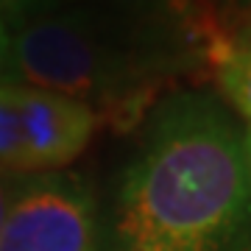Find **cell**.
<instances>
[{
	"label": "cell",
	"mask_w": 251,
	"mask_h": 251,
	"mask_svg": "<svg viewBox=\"0 0 251 251\" xmlns=\"http://www.w3.org/2000/svg\"><path fill=\"white\" fill-rule=\"evenodd\" d=\"M115 251H251L246 131L218 95L151 106L117 187Z\"/></svg>",
	"instance_id": "cell-1"
},
{
	"label": "cell",
	"mask_w": 251,
	"mask_h": 251,
	"mask_svg": "<svg viewBox=\"0 0 251 251\" xmlns=\"http://www.w3.org/2000/svg\"><path fill=\"white\" fill-rule=\"evenodd\" d=\"M11 53L20 84L75 98L117 126L145 117L156 92L190 70L87 3H64L11 28Z\"/></svg>",
	"instance_id": "cell-2"
},
{
	"label": "cell",
	"mask_w": 251,
	"mask_h": 251,
	"mask_svg": "<svg viewBox=\"0 0 251 251\" xmlns=\"http://www.w3.org/2000/svg\"><path fill=\"white\" fill-rule=\"evenodd\" d=\"M0 251H100L90 187L64 173L25 179L3 224Z\"/></svg>",
	"instance_id": "cell-3"
},
{
	"label": "cell",
	"mask_w": 251,
	"mask_h": 251,
	"mask_svg": "<svg viewBox=\"0 0 251 251\" xmlns=\"http://www.w3.org/2000/svg\"><path fill=\"white\" fill-rule=\"evenodd\" d=\"M23 148V176L50 173L73 162L90 145L100 117L75 98L50 90L14 84Z\"/></svg>",
	"instance_id": "cell-4"
},
{
	"label": "cell",
	"mask_w": 251,
	"mask_h": 251,
	"mask_svg": "<svg viewBox=\"0 0 251 251\" xmlns=\"http://www.w3.org/2000/svg\"><path fill=\"white\" fill-rule=\"evenodd\" d=\"M151 45L176 56L187 67L204 62L212 20L204 17L193 0H84Z\"/></svg>",
	"instance_id": "cell-5"
},
{
	"label": "cell",
	"mask_w": 251,
	"mask_h": 251,
	"mask_svg": "<svg viewBox=\"0 0 251 251\" xmlns=\"http://www.w3.org/2000/svg\"><path fill=\"white\" fill-rule=\"evenodd\" d=\"M204 64H209L224 98L251 126V14H237L224 25L212 23Z\"/></svg>",
	"instance_id": "cell-6"
},
{
	"label": "cell",
	"mask_w": 251,
	"mask_h": 251,
	"mask_svg": "<svg viewBox=\"0 0 251 251\" xmlns=\"http://www.w3.org/2000/svg\"><path fill=\"white\" fill-rule=\"evenodd\" d=\"M70 0H0V23H6L9 28L23 25L25 20L45 14V11L64 6Z\"/></svg>",
	"instance_id": "cell-7"
},
{
	"label": "cell",
	"mask_w": 251,
	"mask_h": 251,
	"mask_svg": "<svg viewBox=\"0 0 251 251\" xmlns=\"http://www.w3.org/2000/svg\"><path fill=\"white\" fill-rule=\"evenodd\" d=\"M25 176H17V173H9V171H0V232H3V224L9 218V209L17 198L20 187H23Z\"/></svg>",
	"instance_id": "cell-8"
},
{
	"label": "cell",
	"mask_w": 251,
	"mask_h": 251,
	"mask_svg": "<svg viewBox=\"0 0 251 251\" xmlns=\"http://www.w3.org/2000/svg\"><path fill=\"white\" fill-rule=\"evenodd\" d=\"M3 84H20L11 53V28L6 23H0V87Z\"/></svg>",
	"instance_id": "cell-9"
},
{
	"label": "cell",
	"mask_w": 251,
	"mask_h": 251,
	"mask_svg": "<svg viewBox=\"0 0 251 251\" xmlns=\"http://www.w3.org/2000/svg\"><path fill=\"white\" fill-rule=\"evenodd\" d=\"M246 153H249V171H251V126L246 128Z\"/></svg>",
	"instance_id": "cell-10"
},
{
	"label": "cell",
	"mask_w": 251,
	"mask_h": 251,
	"mask_svg": "<svg viewBox=\"0 0 251 251\" xmlns=\"http://www.w3.org/2000/svg\"><path fill=\"white\" fill-rule=\"evenodd\" d=\"M237 9H240V14H251V0H240Z\"/></svg>",
	"instance_id": "cell-11"
}]
</instances>
